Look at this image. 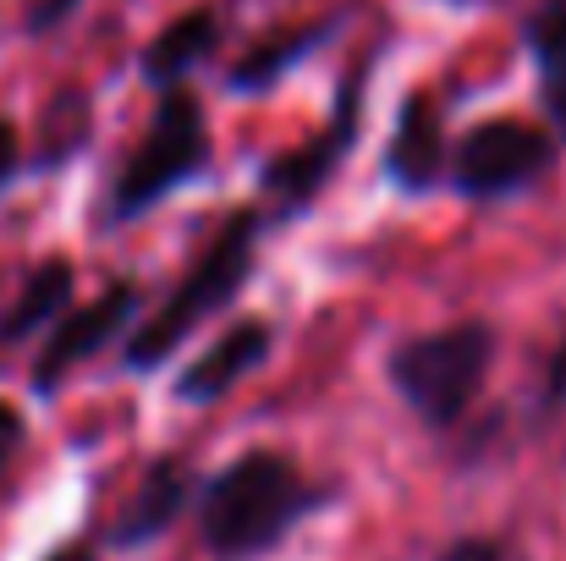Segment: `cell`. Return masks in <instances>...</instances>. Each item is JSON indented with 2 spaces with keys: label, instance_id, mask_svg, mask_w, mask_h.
Instances as JSON below:
<instances>
[{
  "label": "cell",
  "instance_id": "1",
  "mask_svg": "<svg viewBox=\"0 0 566 561\" xmlns=\"http://www.w3.org/2000/svg\"><path fill=\"white\" fill-rule=\"evenodd\" d=\"M319 507H331V490L314 485L286 451L253 446L237 451L226 468H214L198 490V546L209 561H264L281 551Z\"/></svg>",
  "mask_w": 566,
  "mask_h": 561
},
{
  "label": "cell",
  "instance_id": "2",
  "mask_svg": "<svg viewBox=\"0 0 566 561\" xmlns=\"http://www.w3.org/2000/svg\"><path fill=\"white\" fill-rule=\"evenodd\" d=\"M259 237H264V215H259L253 204L231 209V215L214 226V237L198 248V259L188 264V276L166 292V303L127 336L122 364L133 374H149V370H160L177 347H188L192 331H198L203 320H214V314L242 292V281L253 276Z\"/></svg>",
  "mask_w": 566,
  "mask_h": 561
},
{
  "label": "cell",
  "instance_id": "3",
  "mask_svg": "<svg viewBox=\"0 0 566 561\" xmlns=\"http://www.w3.org/2000/svg\"><path fill=\"white\" fill-rule=\"evenodd\" d=\"M495 347L501 336L490 320H457L423 336H401L385 359V380L423 429H457L495 370Z\"/></svg>",
  "mask_w": 566,
  "mask_h": 561
},
{
  "label": "cell",
  "instance_id": "4",
  "mask_svg": "<svg viewBox=\"0 0 566 561\" xmlns=\"http://www.w3.org/2000/svg\"><path fill=\"white\" fill-rule=\"evenodd\" d=\"M209 172V122L192 89H166L144 138L127 149L122 172L111 177L99 226H133L144 220L155 204L177 198Z\"/></svg>",
  "mask_w": 566,
  "mask_h": 561
},
{
  "label": "cell",
  "instance_id": "5",
  "mask_svg": "<svg viewBox=\"0 0 566 561\" xmlns=\"http://www.w3.org/2000/svg\"><path fill=\"white\" fill-rule=\"evenodd\" d=\"M556 160L562 144L551 138V127H534L523 116H484L451 144L446 187L468 204H506L545 183Z\"/></svg>",
  "mask_w": 566,
  "mask_h": 561
},
{
  "label": "cell",
  "instance_id": "6",
  "mask_svg": "<svg viewBox=\"0 0 566 561\" xmlns=\"http://www.w3.org/2000/svg\"><path fill=\"white\" fill-rule=\"evenodd\" d=\"M369 66H375V55H364V61L342 77V89H336V111H331V122H325L308 144L281 149V155L264 160V172H259L264 204H270V209H259L264 226H270V220H297L325 187L336 183V172H342L347 155L358 149V133H364V94H369Z\"/></svg>",
  "mask_w": 566,
  "mask_h": 561
},
{
  "label": "cell",
  "instance_id": "7",
  "mask_svg": "<svg viewBox=\"0 0 566 561\" xmlns=\"http://www.w3.org/2000/svg\"><path fill=\"white\" fill-rule=\"evenodd\" d=\"M133 314H138V287H133V281H116V287H105L94 303L66 309V314L50 325V342H44L39 359H33V391H39V396H55V385H61L66 374L83 370L88 359H99L105 347H116V336L133 325Z\"/></svg>",
  "mask_w": 566,
  "mask_h": 561
},
{
  "label": "cell",
  "instance_id": "8",
  "mask_svg": "<svg viewBox=\"0 0 566 561\" xmlns=\"http://www.w3.org/2000/svg\"><path fill=\"white\" fill-rule=\"evenodd\" d=\"M446 116H440V100L429 89H412L401 105H396V127L385 138V183L407 198H423L434 187H446Z\"/></svg>",
  "mask_w": 566,
  "mask_h": 561
},
{
  "label": "cell",
  "instance_id": "9",
  "mask_svg": "<svg viewBox=\"0 0 566 561\" xmlns=\"http://www.w3.org/2000/svg\"><path fill=\"white\" fill-rule=\"evenodd\" d=\"M270 347H275L270 320H237L231 331H220V336L192 359L188 370L177 374V402H188V407H209V402L231 396L248 374L270 359Z\"/></svg>",
  "mask_w": 566,
  "mask_h": 561
},
{
  "label": "cell",
  "instance_id": "10",
  "mask_svg": "<svg viewBox=\"0 0 566 561\" xmlns=\"http://www.w3.org/2000/svg\"><path fill=\"white\" fill-rule=\"evenodd\" d=\"M226 39V22L214 6H188L182 17H171L144 50H138V77L166 94V89H188V77L220 50Z\"/></svg>",
  "mask_w": 566,
  "mask_h": 561
},
{
  "label": "cell",
  "instance_id": "11",
  "mask_svg": "<svg viewBox=\"0 0 566 561\" xmlns=\"http://www.w3.org/2000/svg\"><path fill=\"white\" fill-rule=\"evenodd\" d=\"M342 22H347V11H325V17H314V22H297V28H281V33L259 39V44L226 72V89H231V94H270L286 72H297L303 61H314V55L342 33Z\"/></svg>",
  "mask_w": 566,
  "mask_h": 561
},
{
  "label": "cell",
  "instance_id": "12",
  "mask_svg": "<svg viewBox=\"0 0 566 561\" xmlns=\"http://www.w3.org/2000/svg\"><path fill=\"white\" fill-rule=\"evenodd\" d=\"M182 507H188V463H182V457H160V463L133 485V496L116 507V518H111V546H116V551H138V546L160 540V534L177 523Z\"/></svg>",
  "mask_w": 566,
  "mask_h": 561
},
{
  "label": "cell",
  "instance_id": "13",
  "mask_svg": "<svg viewBox=\"0 0 566 561\" xmlns=\"http://www.w3.org/2000/svg\"><path fill=\"white\" fill-rule=\"evenodd\" d=\"M523 50L534 61V89H539L551 138L566 144V0H539L523 17Z\"/></svg>",
  "mask_w": 566,
  "mask_h": 561
},
{
  "label": "cell",
  "instance_id": "14",
  "mask_svg": "<svg viewBox=\"0 0 566 561\" xmlns=\"http://www.w3.org/2000/svg\"><path fill=\"white\" fill-rule=\"evenodd\" d=\"M72 292H77V270H72L66 259H44V264L22 281V292L6 303V314H0V347H22V342H33L39 331H50V325L72 309Z\"/></svg>",
  "mask_w": 566,
  "mask_h": 561
},
{
  "label": "cell",
  "instance_id": "15",
  "mask_svg": "<svg viewBox=\"0 0 566 561\" xmlns=\"http://www.w3.org/2000/svg\"><path fill=\"white\" fill-rule=\"evenodd\" d=\"M77 11H83V0H28V17H22V28H28L33 39H44V33L66 28Z\"/></svg>",
  "mask_w": 566,
  "mask_h": 561
},
{
  "label": "cell",
  "instance_id": "16",
  "mask_svg": "<svg viewBox=\"0 0 566 561\" xmlns=\"http://www.w3.org/2000/svg\"><path fill=\"white\" fill-rule=\"evenodd\" d=\"M22 440H28V424H22L17 402H6V396H0V479H6V468L17 463Z\"/></svg>",
  "mask_w": 566,
  "mask_h": 561
},
{
  "label": "cell",
  "instance_id": "17",
  "mask_svg": "<svg viewBox=\"0 0 566 561\" xmlns=\"http://www.w3.org/2000/svg\"><path fill=\"white\" fill-rule=\"evenodd\" d=\"M22 166H28V155H22V133H17L11 116H0V193L22 177Z\"/></svg>",
  "mask_w": 566,
  "mask_h": 561
},
{
  "label": "cell",
  "instance_id": "18",
  "mask_svg": "<svg viewBox=\"0 0 566 561\" xmlns=\"http://www.w3.org/2000/svg\"><path fill=\"white\" fill-rule=\"evenodd\" d=\"M539 402H545V407H562L566 402V331H562V342H556V353H551V370H545Z\"/></svg>",
  "mask_w": 566,
  "mask_h": 561
},
{
  "label": "cell",
  "instance_id": "19",
  "mask_svg": "<svg viewBox=\"0 0 566 561\" xmlns=\"http://www.w3.org/2000/svg\"><path fill=\"white\" fill-rule=\"evenodd\" d=\"M440 561H501V546L495 540H457L440 551Z\"/></svg>",
  "mask_w": 566,
  "mask_h": 561
},
{
  "label": "cell",
  "instance_id": "20",
  "mask_svg": "<svg viewBox=\"0 0 566 561\" xmlns=\"http://www.w3.org/2000/svg\"><path fill=\"white\" fill-rule=\"evenodd\" d=\"M44 561H94V546H83V540H77V546H61V551H50Z\"/></svg>",
  "mask_w": 566,
  "mask_h": 561
},
{
  "label": "cell",
  "instance_id": "21",
  "mask_svg": "<svg viewBox=\"0 0 566 561\" xmlns=\"http://www.w3.org/2000/svg\"><path fill=\"white\" fill-rule=\"evenodd\" d=\"M440 6H457V11H468V6H495V0H440Z\"/></svg>",
  "mask_w": 566,
  "mask_h": 561
}]
</instances>
